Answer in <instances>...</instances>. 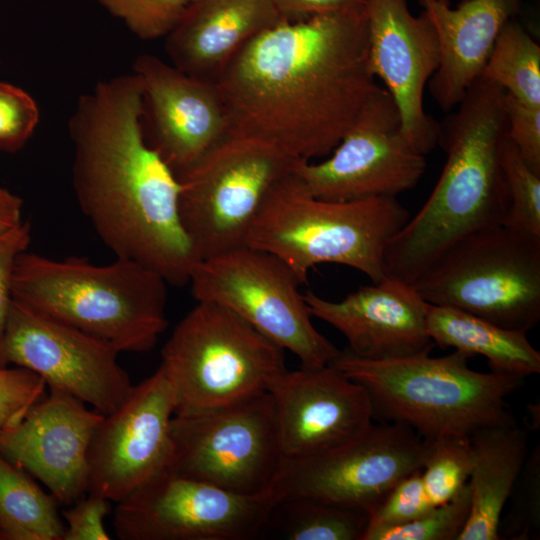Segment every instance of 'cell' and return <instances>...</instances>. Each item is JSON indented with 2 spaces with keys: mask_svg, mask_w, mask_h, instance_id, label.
<instances>
[{
  "mask_svg": "<svg viewBox=\"0 0 540 540\" xmlns=\"http://www.w3.org/2000/svg\"><path fill=\"white\" fill-rule=\"evenodd\" d=\"M376 79L364 10L283 21L249 41L216 84L231 134L311 161L328 156L383 89Z\"/></svg>",
  "mask_w": 540,
  "mask_h": 540,
  "instance_id": "1",
  "label": "cell"
},
{
  "mask_svg": "<svg viewBox=\"0 0 540 540\" xmlns=\"http://www.w3.org/2000/svg\"><path fill=\"white\" fill-rule=\"evenodd\" d=\"M78 205L116 257L184 286L200 261L182 226L174 171L147 143L132 72L81 95L68 122Z\"/></svg>",
  "mask_w": 540,
  "mask_h": 540,
  "instance_id": "2",
  "label": "cell"
},
{
  "mask_svg": "<svg viewBox=\"0 0 540 540\" xmlns=\"http://www.w3.org/2000/svg\"><path fill=\"white\" fill-rule=\"evenodd\" d=\"M505 97L503 88L480 76L439 123L444 168L421 209L389 240L386 276L412 284L459 240L503 224L509 206L501 161Z\"/></svg>",
  "mask_w": 540,
  "mask_h": 540,
  "instance_id": "3",
  "label": "cell"
},
{
  "mask_svg": "<svg viewBox=\"0 0 540 540\" xmlns=\"http://www.w3.org/2000/svg\"><path fill=\"white\" fill-rule=\"evenodd\" d=\"M166 280L127 258L107 264L24 251L13 299L110 345L118 353L152 350L168 325Z\"/></svg>",
  "mask_w": 540,
  "mask_h": 540,
  "instance_id": "4",
  "label": "cell"
},
{
  "mask_svg": "<svg viewBox=\"0 0 540 540\" xmlns=\"http://www.w3.org/2000/svg\"><path fill=\"white\" fill-rule=\"evenodd\" d=\"M469 358L455 350L369 360L344 349L330 364L366 390L374 418L407 424L433 440L516 422L506 400L523 379L472 370Z\"/></svg>",
  "mask_w": 540,
  "mask_h": 540,
  "instance_id": "5",
  "label": "cell"
},
{
  "mask_svg": "<svg viewBox=\"0 0 540 540\" xmlns=\"http://www.w3.org/2000/svg\"><path fill=\"white\" fill-rule=\"evenodd\" d=\"M410 214L396 198L331 201L310 194L295 171L266 196L246 245L274 255L301 284L318 264L346 265L372 283L386 277L385 250Z\"/></svg>",
  "mask_w": 540,
  "mask_h": 540,
  "instance_id": "6",
  "label": "cell"
},
{
  "mask_svg": "<svg viewBox=\"0 0 540 540\" xmlns=\"http://www.w3.org/2000/svg\"><path fill=\"white\" fill-rule=\"evenodd\" d=\"M174 415L208 411L266 392L287 370L284 350L230 310L197 302L161 351Z\"/></svg>",
  "mask_w": 540,
  "mask_h": 540,
  "instance_id": "7",
  "label": "cell"
},
{
  "mask_svg": "<svg viewBox=\"0 0 540 540\" xmlns=\"http://www.w3.org/2000/svg\"><path fill=\"white\" fill-rule=\"evenodd\" d=\"M411 285L429 304L528 333L540 320V239L504 225L477 231L444 251Z\"/></svg>",
  "mask_w": 540,
  "mask_h": 540,
  "instance_id": "8",
  "label": "cell"
},
{
  "mask_svg": "<svg viewBox=\"0 0 540 540\" xmlns=\"http://www.w3.org/2000/svg\"><path fill=\"white\" fill-rule=\"evenodd\" d=\"M299 161L270 142L230 133L176 174L180 220L199 259L246 245L266 196Z\"/></svg>",
  "mask_w": 540,
  "mask_h": 540,
  "instance_id": "9",
  "label": "cell"
},
{
  "mask_svg": "<svg viewBox=\"0 0 540 540\" xmlns=\"http://www.w3.org/2000/svg\"><path fill=\"white\" fill-rule=\"evenodd\" d=\"M189 284L197 302L230 310L301 366L328 365L341 351L314 327L297 276L270 253L244 245L202 259Z\"/></svg>",
  "mask_w": 540,
  "mask_h": 540,
  "instance_id": "10",
  "label": "cell"
},
{
  "mask_svg": "<svg viewBox=\"0 0 540 540\" xmlns=\"http://www.w3.org/2000/svg\"><path fill=\"white\" fill-rule=\"evenodd\" d=\"M171 440L168 470L239 494L270 495L285 459L269 391L173 415Z\"/></svg>",
  "mask_w": 540,
  "mask_h": 540,
  "instance_id": "11",
  "label": "cell"
},
{
  "mask_svg": "<svg viewBox=\"0 0 540 540\" xmlns=\"http://www.w3.org/2000/svg\"><path fill=\"white\" fill-rule=\"evenodd\" d=\"M270 495L235 493L166 470L116 503L121 540H249L267 530Z\"/></svg>",
  "mask_w": 540,
  "mask_h": 540,
  "instance_id": "12",
  "label": "cell"
},
{
  "mask_svg": "<svg viewBox=\"0 0 540 540\" xmlns=\"http://www.w3.org/2000/svg\"><path fill=\"white\" fill-rule=\"evenodd\" d=\"M431 441L401 422L372 424L327 453L284 459L270 495L274 503L311 497L368 513L407 475L422 469Z\"/></svg>",
  "mask_w": 540,
  "mask_h": 540,
  "instance_id": "13",
  "label": "cell"
},
{
  "mask_svg": "<svg viewBox=\"0 0 540 540\" xmlns=\"http://www.w3.org/2000/svg\"><path fill=\"white\" fill-rule=\"evenodd\" d=\"M321 162L301 160L295 173L313 196L331 201L396 198L426 170L424 154L400 133V119L383 88Z\"/></svg>",
  "mask_w": 540,
  "mask_h": 540,
  "instance_id": "14",
  "label": "cell"
},
{
  "mask_svg": "<svg viewBox=\"0 0 540 540\" xmlns=\"http://www.w3.org/2000/svg\"><path fill=\"white\" fill-rule=\"evenodd\" d=\"M107 343L15 301L0 345V367L20 366L107 415L133 385Z\"/></svg>",
  "mask_w": 540,
  "mask_h": 540,
  "instance_id": "15",
  "label": "cell"
},
{
  "mask_svg": "<svg viewBox=\"0 0 540 540\" xmlns=\"http://www.w3.org/2000/svg\"><path fill=\"white\" fill-rule=\"evenodd\" d=\"M174 411L172 388L159 366L97 426L88 453L87 493L117 503L168 470Z\"/></svg>",
  "mask_w": 540,
  "mask_h": 540,
  "instance_id": "16",
  "label": "cell"
},
{
  "mask_svg": "<svg viewBox=\"0 0 540 540\" xmlns=\"http://www.w3.org/2000/svg\"><path fill=\"white\" fill-rule=\"evenodd\" d=\"M366 15L371 70L396 105L400 133L426 155L439 135V123L423 106L425 87L441 59L435 28L424 11L414 16L407 0H368Z\"/></svg>",
  "mask_w": 540,
  "mask_h": 540,
  "instance_id": "17",
  "label": "cell"
},
{
  "mask_svg": "<svg viewBox=\"0 0 540 540\" xmlns=\"http://www.w3.org/2000/svg\"><path fill=\"white\" fill-rule=\"evenodd\" d=\"M133 73L142 86L145 139L175 174L229 135V116L216 83L152 54L138 56Z\"/></svg>",
  "mask_w": 540,
  "mask_h": 540,
  "instance_id": "18",
  "label": "cell"
},
{
  "mask_svg": "<svg viewBox=\"0 0 540 540\" xmlns=\"http://www.w3.org/2000/svg\"><path fill=\"white\" fill-rule=\"evenodd\" d=\"M285 459L337 449L373 424L366 390L331 364L285 370L268 390Z\"/></svg>",
  "mask_w": 540,
  "mask_h": 540,
  "instance_id": "19",
  "label": "cell"
},
{
  "mask_svg": "<svg viewBox=\"0 0 540 540\" xmlns=\"http://www.w3.org/2000/svg\"><path fill=\"white\" fill-rule=\"evenodd\" d=\"M104 414L57 388L0 432V454L41 481L60 505L88 491V453Z\"/></svg>",
  "mask_w": 540,
  "mask_h": 540,
  "instance_id": "20",
  "label": "cell"
},
{
  "mask_svg": "<svg viewBox=\"0 0 540 540\" xmlns=\"http://www.w3.org/2000/svg\"><path fill=\"white\" fill-rule=\"evenodd\" d=\"M312 317L337 329L351 354L369 360H386L429 352L435 346L426 326L428 303L415 288L386 276L358 288L339 301L303 294Z\"/></svg>",
  "mask_w": 540,
  "mask_h": 540,
  "instance_id": "21",
  "label": "cell"
},
{
  "mask_svg": "<svg viewBox=\"0 0 540 540\" xmlns=\"http://www.w3.org/2000/svg\"><path fill=\"white\" fill-rule=\"evenodd\" d=\"M283 21L271 0H191L165 50L182 72L216 83L249 41Z\"/></svg>",
  "mask_w": 540,
  "mask_h": 540,
  "instance_id": "22",
  "label": "cell"
},
{
  "mask_svg": "<svg viewBox=\"0 0 540 540\" xmlns=\"http://www.w3.org/2000/svg\"><path fill=\"white\" fill-rule=\"evenodd\" d=\"M430 18L440 45V65L428 82L444 111L456 107L481 76L503 26L521 12L523 0H418Z\"/></svg>",
  "mask_w": 540,
  "mask_h": 540,
  "instance_id": "23",
  "label": "cell"
},
{
  "mask_svg": "<svg viewBox=\"0 0 540 540\" xmlns=\"http://www.w3.org/2000/svg\"><path fill=\"white\" fill-rule=\"evenodd\" d=\"M469 438L471 507L458 540H498L503 509L528 456V434L514 422L479 429Z\"/></svg>",
  "mask_w": 540,
  "mask_h": 540,
  "instance_id": "24",
  "label": "cell"
},
{
  "mask_svg": "<svg viewBox=\"0 0 540 540\" xmlns=\"http://www.w3.org/2000/svg\"><path fill=\"white\" fill-rule=\"evenodd\" d=\"M427 332L442 348H454L470 357L481 355L492 372L525 379L540 373V353L527 332L496 325L463 310L427 305Z\"/></svg>",
  "mask_w": 540,
  "mask_h": 540,
  "instance_id": "25",
  "label": "cell"
},
{
  "mask_svg": "<svg viewBox=\"0 0 540 540\" xmlns=\"http://www.w3.org/2000/svg\"><path fill=\"white\" fill-rule=\"evenodd\" d=\"M59 502L0 454V540H63Z\"/></svg>",
  "mask_w": 540,
  "mask_h": 540,
  "instance_id": "26",
  "label": "cell"
},
{
  "mask_svg": "<svg viewBox=\"0 0 540 540\" xmlns=\"http://www.w3.org/2000/svg\"><path fill=\"white\" fill-rule=\"evenodd\" d=\"M271 524L288 540H362L369 513L316 498L291 497L274 503L268 527Z\"/></svg>",
  "mask_w": 540,
  "mask_h": 540,
  "instance_id": "27",
  "label": "cell"
},
{
  "mask_svg": "<svg viewBox=\"0 0 540 540\" xmlns=\"http://www.w3.org/2000/svg\"><path fill=\"white\" fill-rule=\"evenodd\" d=\"M481 76L517 100L540 106V46L516 18L503 26Z\"/></svg>",
  "mask_w": 540,
  "mask_h": 540,
  "instance_id": "28",
  "label": "cell"
},
{
  "mask_svg": "<svg viewBox=\"0 0 540 540\" xmlns=\"http://www.w3.org/2000/svg\"><path fill=\"white\" fill-rule=\"evenodd\" d=\"M430 441L422 480L430 501L437 506L453 499L468 483L474 453L469 436L444 435Z\"/></svg>",
  "mask_w": 540,
  "mask_h": 540,
  "instance_id": "29",
  "label": "cell"
},
{
  "mask_svg": "<svg viewBox=\"0 0 540 540\" xmlns=\"http://www.w3.org/2000/svg\"><path fill=\"white\" fill-rule=\"evenodd\" d=\"M501 161L509 201L502 225L524 236L540 239V174L529 167L507 136Z\"/></svg>",
  "mask_w": 540,
  "mask_h": 540,
  "instance_id": "30",
  "label": "cell"
},
{
  "mask_svg": "<svg viewBox=\"0 0 540 540\" xmlns=\"http://www.w3.org/2000/svg\"><path fill=\"white\" fill-rule=\"evenodd\" d=\"M471 507L468 483L450 501L406 524L366 530L362 540H458Z\"/></svg>",
  "mask_w": 540,
  "mask_h": 540,
  "instance_id": "31",
  "label": "cell"
},
{
  "mask_svg": "<svg viewBox=\"0 0 540 540\" xmlns=\"http://www.w3.org/2000/svg\"><path fill=\"white\" fill-rule=\"evenodd\" d=\"M191 0H98L121 19L138 38L166 37L176 26Z\"/></svg>",
  "mask_w": 540,
  "mask_h": 540,
  "instance_id": "32",
  "label": "cell"
},
{
  "mask_svg": "<svg viewBox=\"0 0 540 540\" xmlns=\"http://www.w3.org/2000/svg\"><path fill=\"white\" fill-rule=\"evenodd\" d=\"M430 501L422 480V469L404 477L390 493L369 512L366 530L409 523L428 512Z\"/></svg>",
  "mask_w": 540,
  "mask_h": 540,
  "instance_id": "33",
  "label": "cell"
},
{
  "mask_svg": "<svg viewBox=\"0 0 540 540\" xmlns=\"http://www.w3.org/2000/svg\"><path fill=\"white\" fill-rule=\"evenodd\" d=\"M518 490L513 508L505 519L509 539L527 540L540 531V449L527 456L516 481Z\"/></svg>",
  "mask_w": 540,
  "mask_h": 540,
  "instance_id": "34",
  "label": "cell"
},
{
  "mask_svg": "<svg viewBox=\"0 0 540 540\" xmlns=\"http://www.w3.org/2000/svg\"><path fill=\"white\" fill-rule=\"evenodd\" d=\"M39 117L37 103L29 93L0 82V151L21 150L32 137Z\"/></svg>",
  "mask_w": 540,
  "mask_h": 540,
  "instance_id": "35",
  "label": "cell"
},
{
  "mask_svg": "<svg viewBox=\"0 0 540 540\" xmlns=\"http://www.w3.org/2000/svg\"><path fill=\"white\" fill-rule=\"evenodd\" d=\"M47 384L35 372L0 367V432L17 424L31 406L47 394Z\"/></svg>",
  "mask_w": 540,
  "mask_h": 540,
  "instance_id": "36",
  "label": "cell"
},
{
  "mask_svg": "<svg viewBox=\"0 0 540 540\" xmlns=\"http://www.w3.org/2000/svg\"><path fill=\"white\" fill-rule=\"evenodd\" d=\"M507 137L529 167L540 174V106L525 104L506 93Z\"/></svg>",
  "mask_w": 540,
  "mask_h": 540,
  "instance_id": "37",
  "label": "cell"
},
{
  "mask_svg": "<svg viewBox=\"0 0 540 540\" xmlns=\"http://www.w3.org/2000/svg\"><path fill=\"white\" fill-rule=\"evenodd\" d=\"M112 501L94 493H86L62 510L67 525L63 540H109L104 526L112 512Z\"/></svg>",
  "mask_w": 540,
  "mask_h": 540,
  "instance_id": "38",
  "label": "cell"
},
{
  "mask_svg": "<svg viewBox=\"0 0 540 540\" xmlns=\"http://www.w3.org/2000/svg\"><path fill=\"white\" fill-rule=\"evenodd\" d=\"M31 225L22 221L0 234V345L13 303V276L17 258L28 249Z\"/></svg>",
  "mask_w": 540,
  "mask_h": 540,
  "instance_id": "39",
  "label": "cell"
},
{
  "mask_svg": "<svg viewBox=\"0 0 540 540\" xmlns=\"http://www.w3.org/2000/svg\"><path fill=\"white\" fill-rule=\"evenodd\" d=\"M287 22L304 20L315 15L366 10L368 0H271Z\"/></svg>",
  "mask_w": 540,
  "mask_h": 540,
  "instance_id": "40",
  "label": "cell"
},
{
  "mask_svg": "<svg viewBox=\"0 0 540 540\" xmlns=\"http://www.w3.org/2000/svg\"><path fill=\"white\" fill-rule=\"evenodd\" d=\"M22 210V199L0 185V234L23 221Z\"/></svg>",
  "mask_w": 540,
  "mask_h": 540,
  "instance_id": "41",
  "label": "cell"
}]
</instances>
